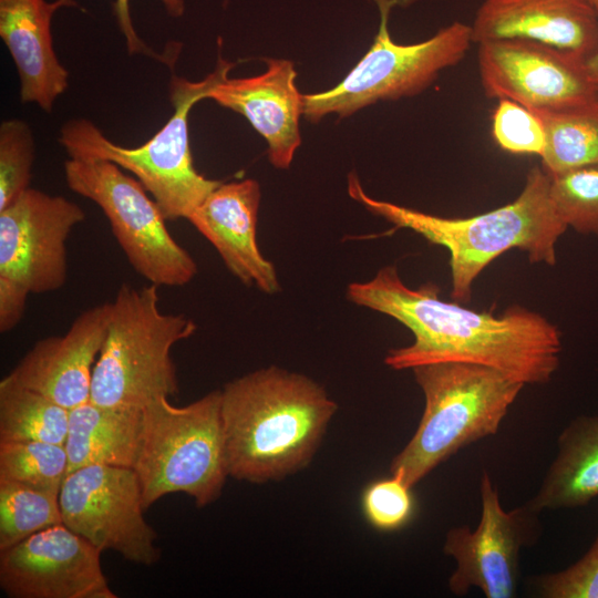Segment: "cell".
Returning <instances> with one entry per match:
<instances>
[{
    "label": "cell",
    "mask_w": 598,
    "mask_h": 598,
    "mask_svg": "<svg viewBox=\"0 0 598 598\" xmlns=\"http://www.w3.org/2000/svg\"><path fill=\"white\" fill-rule=\"evenodd\" d=\"M62 524L59 494L0 480V550Z\"/></svg>",
    "instance_id": "cell-24"
},
{
    "label": "cell",
    "mask_w": 598,
    "mask_h": 598,
    "mask_svg": "<svg viewBox=\"0 0 598 598\" xmlns=\"http://www.w3.org/2000/svg\"><path fill=\"white\" fill-rule=\"evenodd\" d=\"M85 213L72 200L28 188L0 210V331L22 320L30 295L59 290L68 279L66 241Z\"/></svg>",
    "instance_id": "cell-9"
},
{
    "label": "cell",
    "mask_w": 598,
    "mask_h": 598,
    "mask_svg": "<svg viewBox=\"0 0 598 598\" xmlns=\"http://www.w3.org/2000/svg\"><path fill=\"white\" fill-rule=\"evenodd\" d=\"M265 61V73L225 78L207 99L244 115L267 141L270 163L277 168H288L301 143L299 117L303 114V95L296 86L297 73L291 61Z\"/></svg>",
    "instance_id": "cell-18"
},
{
    "label": "cell",
    "mask_w": 598,
    "mask_h": 598,
    "mask_svg": "<svg viewBox=\"0 0 598 598\" xmlns=\"http://www.w3.org/2000/svg\"><path fill=\"white\" fill-rule=\"evenodd\" d=\"M144 508L171 493H185L197 507L215 502L229 476L221 421V390L184 405L157 396L142 410L133 467Z\"/></svg>",
    "instance_id": "cell-7"
},
{
    "label": "cell",
    "mask_w": 598,
    "mask_h": 598,
    "mask_svg": "<svg viewBox=\"0 0 598 598\" xmlns=\"http://www.w3.org/2000/svg\"><path fill=\"white\" fill-rule=\"evenodd\" d=\"M62 524L99 550L151 566L161 556L157 534L145 520L132 467L94 464L68 473L60 493Z\"/></svg>",
    "instance_id": "cell-11"
},
{
    "label": "cell",
    "mask_w": 598,
    "mask_h": 598,
    "mask_svg": "<svg viewBox=\"0 0 598 598\" xmlns=\"http://www.w3.org/2000/svg\"><path fill=\"white\" fill-rule=\"evenodd\" d=\"M590 4L597 10L598 12V0H588Z\"/></svg>",
    "instance_id": "cell-33"
},
{
    "label": "cell",
    "mask_w": 598,
    "mask_h": 598,
    "mask_svg": "<svg viewBox=\"0 0 598 598\" xmlns=\"http://www.w3.org/2000/svg\"><path fill=\"white\" fill-rule=\"evenodd\" d=\"M101 550L58 524L0 550V587L11 598H116Z\"/></svg>",
    "instance_id": "cell-14"
},
{
    "label": "cell",
    "mask_w": 598,
    "mask_h": 598,
    "mask_svg": "<svg viewBox=\"0 0 598 598\" xmlns=\"http://www.w3.org/2000/svg\"><path fill=\"white\" fill-rule=\"evenodd\" d=\"M411 370L424 394V411L390 472L413 487L460 450L496 434L525 384L471 362H435Z\"/></svg>",
    "instance_id": "cell-4"
},
{
    "label": "cell",
    "mask_w": 598,
    "mask_h": 598,
    "mask_svg": "<svg viewBox=\"0 0 598 598\" xmlns=\"http://www.w3.org/2000/svg\"><path fill=\"white\" fill-rule=\"evenodd\" d=\"M492 133L496 144L506 152L539 156L544 153L546 135L542 120L534 111L512 100H498Z\"/></svg>",
    "instance_id": "cell-28"
},
{
    "label": "cell",
    "mask_w": 598,
    "mask_h": 598,
    "mask_svg": "<svg viewBox=\"0 0 598 598\" xmlns=\"http://www.w3.org/2000/svg\"><path fill=\"white\" fill-rule=\"evenodd\" d=\"M167 13L172 17H181L184 13L185 4L183 0H161ZM114 14L117 20L118 28L125 37L127 51L131 54L142 53L168 63V59L175 61V58H166L154 52L148 48L143 40L137 35L131 18L130 0H115Z\"/></svg>",
    "instance_id": "cell-31"
},
{
    "label": "cell",
    "mask_w": 598,
    "mask_h": 598,
    "mask_svg": "<svg viewBox=\"0 0 598 598\" xmlns=\"http://www.w3.org/2000/svg\"><path fill=\"white\" fill-rule=\"evenodd\" d=\"M69 415L70 410L7 375L0 381V442L64 445Z\"/></svg>",
    "instance_id": "cell-22"
},
{
    "label": "cell",
    "mask_w": 598,
    "mask_h": 598,
    "mask_svg": "<svg viewBox=\"0 0 598 598\" xmlns=\"http://www.w3.org/2000/svg\"><path fill=\"white\" fill-rule=\"evenodd\" d=\"M64 176L70 189L102 209L128 262L150 283L182 287L194 279L196 261L169 234L161 208L137 179L112 162L72 157Z\"/></svg>",
    "instance_id": "cell-10"
},
{
    "label": "cell",
    "mask_w": 598,
    "mask_h": 598,
    "mask_svg": "<svg viewBox=\"0 0 598 598\" xmlns=\"http://www.w3.org/2000/svg\"><path fill=\"white\" fill-rule=\"evenodd\" d=\"M193 319L159 309L157 286L123 283L110 302L105 339L95 362L90 400L143 410L153 399L177 394L173 347L196 331Z\"/></svg>",
    "instance_id": "cell-6"
},
{
    "label": "cell",
    "mask_w": 598,
    "mask_h": 598,
    "mask_svg": "<svg viewBox=\"0 0 598 598\" xmlns=\"http://www.w3.org/2000/svg\"><path fill=\"white\" fill-rule=\"evenodd\" d=\"M260 196L255 179L221 183L187 220L214 246L228 270L243 283L274 293L279 290L277 274L257 244Z\"/></svg>",
    "instance_id": "cell-17"
},
{
    "label": "cell",
    "mask_w": 598,
    "mask_h": 598,
    "mask_svg": "<svg viewBox=\"0 0 598 598\" xmlns=\"http://www.w3.org/2000/svg\"><path fill=\"white\" fill-rule=\"evenodd\" d=\"M74 0H0V37L20 79L22 103H35L51 112L69 85V72L60 63L52 43L51 20L61 7Z\"/></svg>",
    "instance_id": "cell-19"
},
{
    "label": "cell",
    "mask_w": 598,
    "mask_h": 598,
    "mask_svg": "<svg viewBox=\"0 0 598 598\" xmlns=\"http://www.w3.org/2000/svg\"><path fill=\"white\" fill-rule=\"evenodd\" d=\"M473 42L526 39L589 58L598 50V12L588 0H484Z\"/></svg>",
    "instance_id": "cell-16"
},
{
    "label": "cell",
    "mask_w": 598,
    "mask_h": 598,
    "mask_svg": "<svg viewBox=\"0 0 598 598\" xmlns=\"http://www.w3.org/2000/svg\"><path fill=\"white\" fill-rule=\"evenodd\" d=\"M142 410L99 405L91 400L70 410L64 447L69 472L102 464L134 467Z\"/></svg>",
    "instance_id": "cell-21"
},
{
    "label": "cell",
    "mask_w": 598,
    "mask_h": 598,
    "mask_svg": "<svg viewBox=\"0 0 598 598\" xmlns=\"http://www.w3.org/2000/svg\"><path fill=\"white\" fill-rule=\"evenodd\" d=\"M349 195L395 228L411 229L450 252L452 298L466 303L478 275L509 249L526 252L532 264L555 265L556 244L568 228L549 197V175L534 166L520 194L489 212L447 218L372 198L354 173L348 176Z\"/></svg>",
    "instance_id": "cell-3"
},
{
    "label": "cell",
    "mask_w": 598,
    "mask_h": 598,
    "mask_svg": "<svg viewBox=\"0 0 598 598\" xmlns=\"http://www.w3.org/2000/svg\"><path fill=\"white\" fill-rule=\"evenodd\" d=\"M544 598H598V533L588 550L571 566L534 578Z\"/></svg>",
    "instance_id": "cell-30"
},
{
    "label": "cell",
    "mask_w": 598,
    "mask_h": 598,
    "mask_svg": "<svg viewBox=\"0 0 598 598\" xmlns=\"http://www.w3.org/2000/svg\"><path fill=\"white\" fill-rule=\"evenodd\" d=\"M68 473L69 460L62 444L0 442V480L59 494Z\"/></svg>",
    "instance_id": "cell-25"
},
{
    "label": "cell",
    "mask_w": 598,
    "mask_h": 598,
    "mask_svg": "<svg viewBox=\"0 0 598 598\" xmlns=\"http://www.w3.org/2000/svg\"><path fill=\"white\" fill-rule=\"evenodd\" d=\"M426 282L406 286L395 266L363 282H351L353 303L386 315L413 334L409 346L392 349L384 362L394 370L460 361L501 370L524 384L548 382L559 367L561 333L542 315L520 306L501 315L477 311L439 296Z\"/></svg>",
    "instance_id": "cell-1"
},
{
    "label": "cell",
    "mask_w": 598,
    "mask_h": 598,
    "mask_svg": "<svg viewBox=\"0 0 598 598\" xmlns=\"http://www.w3.org/2000/svg\"><path fill=\"white\" fill-rule=\"evenodd\" d=\"M585 68L588 78L598 94V50L585 60Z\"/></svg>",
    "instance_id": "cell-32"
},
{
    "label": "cell",
    "mask_w": 598,
    "mask_h": 598,
    "mask_svg": "<svg viewBox=\"0 0 598 598\" xmlns=\"http://www.w3.org/2000/svg\"><path fill=\"white\" fill-rule=\"evenodd\" d=\"M414 507L412 486L396 475L372 482L362 494L367 520L382 532L405 526L414 514Z\"/></svg>",
    "instance_id": "cell-29"
},
{
    "label": "cell",
    "mask_w": 598,
    "mask_h": 598,
    "mask_svg": "<svg viewBox=\"0 0 598 598\" xmlns=\"http://www.w3.org/2000/svg\"><path fill=\"white\" fill-rule=\"evenodd\" d=\"M480 495L477 527L457 526L445 535L443 551L456 563L448 589L455 596L478 588L487 598H512L519 576V553L538 534V513L526 503L505 511L486 471L481 476Z\"/></svg>",
    "instance_id": "cell-13"
},
{
    "label": "cell",
    "mask_w": 598,
    "mask_h": 598,
    "mask_svg": "<svg viewBox=\"0 0 598 598\" xmlns=\"http://www.w3.org/2000/svg\"><path fill=\"white\" fill-rule=\"evenodd\" d=\"M485 95L533 111L560 112L598 105L585 59L540 42L499 39L478 43Z\"/></svg>",
    "instance_id": "cell-12"
},
{
    "label": "cell",
    "mask_w": 598,
    "mask_h": 598,
    "mask_svg": "<svg viewBox=\"0 0 598 598\" xmlns=\"http://www.w3.org/2000/svg\"><path fill=\"white\" fill-rule=\"evenodd\" d=\"M598 497V415L574 419L557 440V454L532 499L536 513L576 508Z\"/></svg>",
    "instance_id": "cell-20"
},
{
    "label": "cell",
    "mask_w": 598,
    "mask_h": 598,
    "mask_svg": "<svg viewBox=\"0 0 598 598\" xmlns=\"http://www.w3.org/2000/svg\"><path fill=\"white\" fill-rule=\"evenodd\" d=\"M380 27L369 51L334 87L303 95V114L318 122L329 113L346 117L381 100H398L425 90L441 71L463 60L473 43L472 28L455 21L432 38L400 44L389 31V16L396 4L412 0H373Z\"/></svg>",
    "instance_id": "cell-8"
},
{
    "label": "cell",
    "mask_w": 598,
    "mask_h": 598,
    "mask_svg": "<svg viewBox=\"0 0 598 598\" xmlns=\"http://www.w3.org/2000/svg\"><path fill=\"white\" fill-rule=\"evenodd\" d=\"M534 112L545 128L546 143L540 157L542 167L548 174L598 164V105L560 112Z\"/></svg>",
    "instance_id": "cell-23"
},
{
    "label": "cell",
    "mask_w": 598,
    "mask_h": 598,
    "mask_svg": "<svg viewBox=\"0 0 598 598\" xmlns=\"http://www.w3.org/2000/svg\"><path fill=\"white\" fill-rule=\"evenodd\" d=\"M337 409L315 380L275 365L227 382L221 421L228 475L261 484L305 468Z\"/></svg>",
    "instance_id": "cell-2"
},
{
    "label": "cell",
    "mask_w": 598,
    "mask_h": 598,
    "mask_svg": "<svg viewBox=\"0 0 598 598\" xmlns=\"http://www.w3.org/2000/svg\"><path fill=\"white\" fill-rule=\"evenodd\" d=\"M219 55L214 72L192 82L173 74L169 93L174 113L146 143L124 147L110 141L91 121H68L59 142L72 158L104 159L132 173L150 193L166 220L187 219L193 210L221 184L199 174L193 163L188 140V114L234 66Z\"/></svg>",
    "instance_id": "cell-5"
},
{
    "label": "cell",
    "mask_w": 598,
    "mask_h": 598,
    "mask_svg": "<svg viewBox=\"0 0 598 598\" xmlns=\"http://www.w3.org/2000/svg\"><path fill=\"white\" fill-rule=\"evenodd\" d=\"M548 175L551 204L566 226L598 236V164Z\"/></svg>",
    "instance_id": "cell-26"
},
{
    "label": "cell",
    "mask_w": 598,
    "mask_h": 598,
    "mask_svg": "<svg viewBox=\"0 0 598 598\" xmlns=\"http://www.w3.org/2000/svg\"><path fill=\"white\" fill-rule=\"evenodd\" d=\"M34 138L29 125L9 118L0 125V210L16 202L32 177Z\"/></svg>",
    "instance_id": "cell-27"
},
{
    "label": "cell",
    "mask_w": 598,
    "mask_h": 598,
    "mask_svg": "<svg viewBox=\"0 0 598 598\" xmlns=\"http://www.w3.org/2000/svg\"><path fill=\"white\" fill-rule=\"evenodd\" d=\"M109 317L110 302L84 310L64 334L38 341L7 377L68 410L87 402Z\"/></svg>",
    "instance_id": "cell-15"
}]
</instances>
